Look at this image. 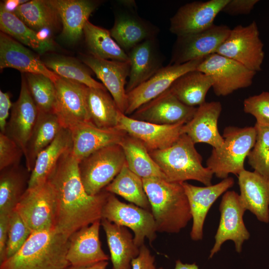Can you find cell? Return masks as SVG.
I'll return each instance as SVG.
<instances>
[{"label": "cell", "mask_w": 269, "mask_h": 269, "mask_svg": "<svg viewBox=\"0 0 269 269\" xmlns=\"http://www.w3.org/2000/svg\"><path fill=\"white\" fill-rule=\"evenodd\" d=\"M184 124L158 125L133 119L120 111L116 128L140 140L150 152L172 145L183 134Z\"/></svg>", "instance_id": "16"}, {"label": "cell", "mask_w": 269, "mask_h": 269, "mask_svg": "<svg viewBox=\"0 0 269 269\" xmlns=\"http://www.w3.org/2000/svg\"><path fill=\"white\" fill-rule=\"evenodd\" d=\"M220 219L215 236V242L211 249L209 259L220 251L227 241H232L236 251L242 252L245 241L250 237L243 219L246 210L240 200L239 194L234 191L228 190L223 194L219 205Z\"/></svg>", "instance_id": "11"}, {"label": "cell", "mask_w": 269, "mask_h": 269, "mask_svg": "<svg viewBox=\"0 0 269 269\" xmlns=\"http://www.w3.org/2000/svg\"><path fill=\"white\" fill-rule=\"evenodd\" d=\"M52 30L49 28H43L36 32L38 39L41 43L53 46L51 39Z\"/></svg>", "instance_id": "50"}, {"label": "cell", "mask_w": 269, "mask_h": 269, "mask_svg": "<svg viewBox=\"0 0 269 269\" xmlns=\"http://www.w3.org/2000/svg\"><path fill=\"white\" fill-rule=\"evenodd\" d=\"M31 233L18 213L15 210L13 211L9 217L5 260L13 256L21 248Z\"/></svg>", "instance_id": "43"}, {"label": "cell", "mask_w": 269, "mask_h": 269, "mask_svg": "<svg viewBox=\"0 0 269 269\" xmlns=\"http://www.w3.org/2000/svg\"><path fill=\"white\" fill-rule=\"evenodd\" d=\"M101 225L105 231L112 269H131L132 262L139 255L140 248L134 243V237L127 228L116 225L102 218Z\"/></svg>", "instance_id": "29"}, {"label": "cell", "mask_w": 269, "mask_h": 269, "mask_svg": "<svg viewBox=\"0 0 269 269\" xmlns=\"http://www.w3.org/2000/svg\"><path fill=\"white\" fill-rule=\"evenodd\" d=\"M9 94L0 91V133H4L7 123V119L9 116V111L12 108Z\"/></svg>", "instance_id": "48"}, {"label": "cell", "mask_w": 269, "mask_h": 269, "mask_svg": "<svg viewBox=\"0 0 269 269\" xmlns=\"http://www.w3.org/2000/svg\"><path fill=\"white\" fill-rule=\"evenodd\" d=\"M149 152L168 181L182 183L192 180L205 186L212 184L213 173L203 166L202 157L187 134H182L175 143L166 148Z\"/></svg>", "instance_id": "4"}, {"label": "cell", "mask_w": 269, "mask_h": 269, "mask_svg": "<svg viewBox=\"0 0 269 269\" xmlns=\"http://www.w3.org/2000/svg\"><path fill=\"white\" fill-rule=\"evenodd\" d=\"M43 62L49 69L60 77L80 83L89 88L106 89L103 84L92 77L85 66L73 59L53 55L46 58Z\"/></svg>", "instance_id": "39"}, {"label": "cell", "mask_w": 269, "mask_h": 269, "mask_svg": "<svg viewBox=\"0 0 269 269\" xmlns=\"http://www.w3.org/2000/svg\"><path fill=\"white\" fill-rule=\"evenodd\" d=\"M70 130L72 152L79 161L103 147L119 144L127 134L117 128H100L90 122L80 124Z\"/></svg>", "instance_id": "22"}, {"label": "cell", "mask_w": 269, "mask_h": 269, "mask_svg": "<svg viewBox=\"0 0 269 269\" xmlns=\"http://www.w3.org/2000/svg\"><path fill=\"white\" fill-rule=\"evenodd\" d=\"M174 269H199L195 263L192 264H184L180 260H177L175 262Z\"/></svg>", "instance_id": "53"}, {"label": "cell", "mask_w": 269, "mask_h": 269, "mask_svg": "<svg viewBox=\"0 0 269 269\" xmlns=\"http://www.w3.org/2000/svg\"><path fill=\"white\" fill-rule=\"evenodd\" d=\"M203 59L182 64L162 67L149 79L127 93V108L125 114L131 115L144 104L169 89L173 83L184 73L196 70Z\"/></svg>", "instance_id": "14"}, {"label": "cell", "mask_w": 269, "mask_h": 269, "mask_svg": "<svg viewBox=\"0 0 269 269\" xmlns=\"http://www.w3.org/2000/svg\"><path fill=\"white\" fill-rule=\"evenodd\" d=\"M62 128L53 112L38 111L36 124L24 154L25 167L29 172L32 170L39 153L52 142Z\"/></svg>", "instance_id": "31"}, {"label": "cell", "mask_w": 269, "mask_h": 269, "mask_svg": "<svg viewBox=\"0 0 269 269\" xmlns=\"http://www.w3.org/2000/svg\"><path fill=\"white\" fill-rule=\"evenodd\" d=\"M196 70L212 78V88L218 96H226L250 86L257 73L235 60L215 53L204 58Z\"/></svg>", "instance_id": "9"}, {"label": "cell", "mask_w": 269, "mask_h": 269, "mask_svg": "<svg viewBox=\"0 0 269 269\" xmlns=\"http://www.w3.org/2000/svg\"><path fill=\"white\" fill-rule=\"evenodd\" d=\"M130 70L127 94L154 75L163 66L162 58L155 38L138 44L128 53Z\"/></svg>", "instance_id": "26"}, {"label": "cell", "mask_w": 269, "mask_h": 269, "mask_svg": "<svg viewBox=\"0 0 269 269\" xmlns=\"http://www.w3.org/2000/svg\"><path fill=\"white\" fill-rule=\"evenodd\" d=\"M257 136L255 127L229 126L223 134L221 147L213 148L206 161V167L218 178L225 179L229 174L238 175L245 170L244 162L254 147Z\"/></svg>", "instance_id": "5"}, {"label": "cell", "mask_w": 269, "mask_h": 269, "mask_svg": "<svg viewBox=\"0 0 269 269\" xmlns=\"http://www.w3.org/2000/svg\"><path fill=\"white\" fill-rule=\"evenodd\" d=\"M72 146L71 132L62 128L52 142L37 155L30 172L28 188L46 182L61 157Z\"/></svg>", "instance_id": "30"}, {"label": "cell", "mask_w": 269, "mask_h": 269, "mask_svg": "<svg viewBox=\"0 0 269 269\" xmlns=\"http://www.w3.org/2000/svg\"><path fill=\"white\" fill-rule=\"evenodd\" d=\"M25 77L29 92L38 111L53 112L56 94L54 83L41 74L27 73Z\"/></svg>", "instance_id": "41"}, {"label": "cell", "mask_w": 269, "mask_h": 269, "mask_svg": "<svg viewBox=\"0 0 269 269\" xmlns=\"http://www.w3.org/2000/svg\"><path fill=\"white\" fill-rule=\"evenodd\" d=\"M0 4L6 11L12 13H14L20 5L18 0H6L4 2H1Z\"/></svg>", "instance_id": "52"}, {"label": "cell", "mask_w": 269, "mask_h": 269, "mask_svg": "<svg viewBox=\"0 0 269 269\" xmlns=\"http://www.w3.org/2000/svg\"><path fill=\"white\" fill-rule=\"evenodd\" d=\"M258 2V0H229L222 11L231 15L248 14Z\"/></svg>", "instance_id": "46"}, {"label": "cell", "mask_w": 269, "mask_h": 269, "mask_svg": "<svg viewBox=\"0 0 269 269\" xmlns=\"http://www.w3.org/2000/svg\"><path fill=\"white\" fill-rule=\"evenodd\" d=\"M57 10L62 24V37L75 43L83 34L84 26L99 2L90 0H49Z\"/></svg>", "instance_id": "28"}, {"label": "cell", "mask_w": 269, "mask_h": 269, "mask_svg": "<svg viewBox=\"0 0 269 269\" xmlns=\"http://www.w3.org/2000/svg\"><path fill=\"white\" fill-rule=\"evenodd\" d=\"M229 0L195 1L180 6L170 19L169 31L177 36L203 31L214 24Z\"/></svg>", "instance_id": "15"}, {"label": "cell", "mask_w": 269, "mask_h": 269, "mask_svg": "<svg viewBox=\"0 0 269 269\" xmlns=\"http://www.w3.org/2000/svg\"><path fill=\"white\" fill-rule=\"evenodd\" d=\"M38 114V109L29 92L26 78L22 75L19 96L12 104L4 134L18 145L24 154Z\"/></svg>", "instance_id": "20"}, {"label": "cell", "mask_w": 269, "mask_h": 269, "mask_svg": "<svg viewBox=\"0 0 269 269\" xmlns=\"http://www.w3.org/2000/svg\"><path fill=\"white\" fill-rule=\"evenodd\" d=\"M131 269H156L154 256L144 245L140 247L139 255L133 260Z\"/></svg>", "instance_id": "47"}, {"label": "cell", "mask_w": 269, "mask_h": 269, "mask_svg": "<svg viewBox=\"0 0 269 269\" xmlns=\"http://www.w3.org/2000/svg\"><path fill=\"white\" fill-rule=\"evenodd\" d=\"M15 210L32 233L55 229L57 199L52 184L48 180L27 188Z\"/></svg>", "instance_id": "7"}, {"label": "cell", "mask_w": 269, "mask_h": 269, "mask_svg": "<svg viewBox=\"0 0 269 269\" xmlns=\"http://www.w3.org/2000/svg\"><path fill=\"white\" fill-rule=\"evenodd\" d=\"M126 159L120 145L103 147L79 161V169L84 188L90 195L103 191L118 174Z\"/></svg>", "instance_id": "6"}, {"label": "cell", "mask_w": 269, "mask_h": 269, "mask_svg": "<svg viewBox=\"0 0 269 269\" xmlns=\"http://www.w3.org/2000/svg\"><path fill=\"white\" fill-rule=\"evenodd\" d=\"M230 31L227 25L214 24L200 32L177 36L169 64H182L215 53Z\"/></svg>", "instance_id": "12"}, {"label": "cell", "mask_w": 269, "mask_h": 269, "mask_svg": "<svg viewBox=\"0 0 269 269\" xmlns=\"http://www.w3.org/2000/svg\"><path fill=\"white\" fill-rule=\"evenodd\" d=\"M220 102H205L197 108L193 118L182 128L194 143H205L218 148L224 143V138L218 130V122L222 111Z\"/></svg>", "instance_id": "23"}, {"label": "cell", "mask_w": 269, "mask_h": 269, "mask_svg": "<svg viewBox=\"0 0 269 269\" xmlns=\"http://www.w3.org/2000/svg\"><path fill=\"white\" fill-rule=\"evenodd\" d=\"M87 104L91 123L100 128H116L120 110L106 89L88 87Z\"/></svg>", "instance_id": "36"}, {"label": "cell", "mask_w": 269, "mask_h": 269, "mask_svg": "<svg viewBox=\"0 0 269 269\" xmlns=\"http://www.w3.org/2000/svg\"><path fill=\"white\" fill-rule=\"evenodd\" d=\"M0 31L39 53L51 49L52 46L39 41L36 32L28 27L14 13L6 11L0 4Z\"/></svg>", "instance_id": "40"}, {"label": "cell", "mask_w": 269, "mask_h": 269, "mask_svg": "<svg viewBox=\"0 0 269 269\" xmlns=\"http://www.w3.org/2000/svg\"><path fill=\"white\" fill-rule=\"evenodd\" d=\"M9 215L0 214V263L5 260Z\"/></svg>", "instance_id": "49"}, {"label": "cell", "mask_w": 269, "mask_h": 269, "mask_svg": "<svg viewBox=\"0 0 269 269\" xmlns=\"http://www.w3.org/2000/svg\"><path fill=\"white\" fill-rule=\"evenodd\" d=\"M81 60L102 82L119 109L125 114L127 108L126 87L130 70V61L104 59L91 54L82 56Z\"/></svg>", "instance_id": "19"}, {"label": "cell", "mask_w": 269, "mask_h": 269, "mask_svg": "<svg viewBox=\"0 0 269 269\" xmlns=\"http://www.w3.org/2000/svg\"><path fill=\"white\" fill-rule=\"evenodd\" d=\"M187 198L193 221L190 233L195 241L202 240L205 220L209 209L217 199L234 184V178L228 177L214 185L197 186L187 182L181 183Z\"/></svg>", "instance_id": "18"}, {"label": "cell", "mask_w": 269, "mask_h": 269, "mask_svg": "<svg viewBox=\"0 0 269 269\" xmlns=\"http://www.w3.org/2000/svg\"><path fill=\"white\" fill-rule=\"evenodd\" d=\"M241 202L258 220L269 222V180L255 171L243 170L238 175Z\"/></svg>", "instance_id": "27"}, {"label": "cell", "mask_w": 269, "mask_h": 269, "mask_svg": "<svg viewBox=\"0 0 269 269\" xmlns=\"http://www.w3.org/2000/svg\"><path fill=\"white\" fill-rule=\"evenodd\" d=\"M0 171V214L8 215L27 188V174L30 172L20 164Z\"/></svg>", "instance_id": "34"}, {"label": "cell", "mask_w": 269, "mask_h": 269, "mask_svg": "<svg viewBox=\"0 0 269 269\" xmlns=\"http://www.w3.org/2000/svg\"><path fill=\"white\" fill-rule=\"evenodd\" d=\"M101 220L81 228L68 239L67 259L70 265L86 266L103 261L109 257L101 247L99 238Z\"/></svg>", "instance_id": "24"}, {"label": "cell", "mask_w": 269, "mask_h": 269, "mask_svg": "<svg viewBox=\"0 0 269 269\" xmlns=\"http://www.w3.org/2000/svg\"><path fill=\"white\" fill-rule=\"evenodd\" d=\"M156 269H163L162 267H160L158 268H156Z\"/></svg>", "instance_id": "54"}, {"label": "cell", "mask_w": 269, "mask_h": 269, "mask_svg": "<svg viewBox=\"0 0 269 269\" xmlns=\"http://www.w3.org/2000/svg\"><path fill=\"white\" fill-rule=\"evenodd\" d=\"M196 110V107L181 102L168 89L140 107L130 117L162 125L186 124L193 118Z\"/></svg>", "instance_id": "17"}, {"label": "cell", "mask_w": 269, "mask_h": 269, "mask_svg": "<svg viewBox=\"0 0 269 269\" xmlns=\"http://www.w3.org/2000/svg\"><path fill=\"white\" fill-rule=\"evenodd\" d=\"M212 85L213 81L210 76L195 70L178 77L169 90L184 104L195 107L206 102V95Z\"/></svg>", "instance_id": "32"}, {"label": "cell", "mask_w": 269, "mask_h": 269, "mask_svg": "<svg viewBox=\"0 0 269 269\" xmlns=\"http://www.w3.org/2000/svg\"><path fill=\"white\" fill-rule=\"evenodd\" d=\"M108 265V261H103L94 265L86 266L69 265L66 269H107Z\"/></svg>", "instance_id": "51"}, {"label": "cell", "mask_w": 269, "mask_h": 269, "mask_svg": "<svg viewBox=\"0 0 269 269\" xmlns=\"http://www.w3.org/2000/svg\"><path fill=\"white\" fill-rule=\"evenodd\" d=\"M68 239L55 229L32 232L21 248L0 263V269H66Z\"/></svg>", "instance_id": "3"}, {"label": "cell", "mask_w": 269, "mask_h": 269, "mask_svg": "<svg viewBox=\"0 0 269 269\" xmlns=\"http://www.w3.org/2000/svg\"><path fill=\"white\" fill-rule=\"evenodd\" d=\"M83 34L90 54L104 59L129 61L128 54L113 39L110 30L88 20L84 26Z\"/></svg>", "instance_id": "35"}, {"label": "cell", "mask_w": 269, "mask_h": 269, "mask_svg": "<svg viewBox=\"0 0 269 269\" xmlns=\"http://www.w3.org/2000/svg\"><path fill=\"white\" fill-rule=\"evenodd\" d=\"M132 7L117 13L111 35L127 53L134 47L149 39L155 38L158 29L143 19Z\"/></svg>", "instance_id": "25"}, {"label": "cell", "mask_w": 269, "mask_h": 269, "mask_svg": "<svg viewBox=\"0 0 269 269\" xmlns=\"http://www.w3.org/2000/svg\"><path fill=\"white\" fill-rule=\"evenodd\" d=\"M22 149L5 134L0 133V170L19 164Z\"/></svg>", "instance_id": "45"}, {"label": "cell", "mask_w": 269, "mask_h": 269, "mask_svg": "<svg viewBox=\"0 0 269 269\" xmlns=\"http://www.w3.org/2000/svg\"><path fill=\"white\" fill-rule=\"evenodd\" d=\"M257 136L247 158L254 171L269 180V125L256 123Z\"/></svg>", "instance_id": "42"}, {"label": "cell", "mask_w": 269, "mask_h": 269, "mask_svg": "<svg viewBox=\"0 0 269 269\" xmlns=\"http://www.w3.org/2000/svg\"><path fill=\"white\" fill-rule=\"evenodd\" d=\"M157 232L178 233L192 219L181 183L160 178L142 179Z\"/></svg>", "instance_id": "2"}, {"label": "cell", "mask_w": 269, "mask_h": 269, "mask_svg": "<svg viewBox=\"0 0 269 269\" xmlns=\"http://www.w3.org/2000/svg\"><path fill=\"white\" fill-rule=\"evenodd\" d=\"M71 149L61 157L48 179L56 195L55 229L68 238L101 220L102 208L110 193L105 189L95 195L87 193L80 175L79 160Z\"/></svg>", "instance_id": "1"}, {"label": "cell", "mask_w": 269, "mask_h": 269, "mask_svg": "<svg viewBox=\"0 0 269 269\" xmlns=\"http://www.w3.org/2000/svg\"><path fill=\"white\" fill-rule=\"evenodd\" d=\"M235 60L256 72L261 70L265 52L257 23L238 25L215 52Z\"/></svg>", "instance_id": "10"}, {"label": "cell", "mask_w": 269, "mask_h": 269, "mask_svg": "<svg viewBox=\"0 0 269 269\" xmlns=\"http://www.w3.org/2000/svg\"><path fill=\"white\" fill-rule=\"evenodd\" d=\"M54 84L56 94L53 112L62 127L71 130L80 124L90 122L87 104L88 87L60 77Z\"/></svg>", "instance_id": "13"}, {"label": "cell", "mask_w": 269, "mask_h": 269, "mask_svg": "<svg viewBox=\"0 0 269 269\" xmlns=\"http://www.w3.org/2000/svg\"><path fill=\"white\" fill-rule=\"evenodd\" d=\"M119 144L123 149L128 167L135 174L142 179L167 180L164 174L140 140L127 134Z\"/></svg>", "instance_id": "33"}, {"label": "cell", "mask_w": 269, "mask_h": 269, "mask_svg": "<svg viewBox=\"0 0 269 269\" xmlns=\"http://www.w3.org/2000/svg\"><path fill=\"white\" fill-rule=\"evenodd\" d=\"M104 189L109 193L121 196L131 203L151 211L142 179L129 169L126 162L118 174Z\"/></svg>", "instance_id": "37"}, {"label": "cell", "mask_w": 269, "mask_h": 269, "mask_svg": "<svg viewBox=\"0 0 269 269\" xmlns=\"http://www.w3.org/2000/svg\"><path fill=\"white\" fill-rule=\"evenodd\" d=\"M102 218L130 229L134 243L139 248L145 239L151 243L156 238V226L151 211L122 202L110 193L103 207Z\"/></svg>", "instance_id": "8"}, {"label": "cell", "mask_w": 269, "mask_h": 269, "mask_svg": "<svg viewBox=\"0 0 269 269\" xmlns=\"http://www.w3.org/2000/svg\"><path fill=\"white\" fill-rule=\"evenodd\" d=\"M244 111L253 115L256 119V123L269 125V92L250 96L243 102Z\"/></svg>", "instance_id": "44"}, {"label": "cell", "mask_w": 269, "mask_h": 269, "mask_svg": "<svg viewBox=\"0 0 269 269\" xmlns=\"http://www.w3.org/2000/svg\"><path fill=\"white\" fill-rule=\"evenodd\" d=\"M28 27L37 32L43 28H57L61 20L49 0H32L20 5L13 13Z\"/></svg>", "instance_id": "38"}, {"label": "cell", "mask_w": 269, "mask_h": 269, "mask_svg": "<svg viewBox=\"0 0 269 269\" xmlns=\"http://www.w3.org/2000/svg\"><path fill=\"white\" fill-rule=\"evenodd\" d=\"M45 76L55 83L60 76L49 69L32 51L9 35L0 33V68Z\"/></svg>", "instance_id": "21"}]
</instances>
